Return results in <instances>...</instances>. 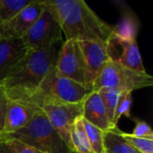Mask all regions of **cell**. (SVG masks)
<instances>
[{
    "label": "cell",
    "mask_w": 153,
    "mask_h": 153,
    "mask_svg": "<svg viewBox=\"0 0 153 153\" xmlns=\"http://www.w3.org/2000/svg\"><path fill=\"white\" fill-rule=\"evenodd\" d=\"M4 140H5L9 149L12 151L13 153H44L30 145H27L14 139H4Z\"/></svg>",
    "instance_id": "23"
},
{
    "label": "cell",
    "mask_w": 153,
    "mask_h": 153,
    "mask_svg": "<svg viewBox=\"0 0 153 153\" xmlns=\"http://www.w3.org/2000/svg\"><path fill=\"white\" fill-rule=\"evenodd\" d=\"M55 71L56 74L91 89L88 85L85 61L79 41L68 39L62 43Z\"/></svg>",
    "instance_id": "8"
},
{
    "label": "cell",
    "mask_w": 153,
    "mask_h": 153,
    "mask_svg": "<svg viewBox=\"0 0 153 153\" xmlns=\"http://www.w3.org/2000/svg\"><path fill=\"white\" fill-rule=\"evenodd\" d=\"M84 129L89 138L94 153H105L104 151V132L82 118Z\"/></svg>",
    "instance_id": "20"
},
{
    "label": "cell",
    "mask_w": 153,
    "mask_h": 153,
    "mask_svg": "<svg viewBox=\"0 0 153 153\" xmlns=\"http://www.w3.org/2000/svg\"><path fill=\"white\" fill-rule=\"evenodd\" d=\"M79 44L85 61L88 85L91 89L93 82L99 76L108 61L110 60L108 53L107 43L83 40L79 41Z\"/></svg>",
    "instance_id": "11"
},
{
    "label": "cell",
    "mask_w": 153,
    "mask_h": 153,
    "mask_svg": "<svg viewBox=\"0 0 153 153\" xmlns=\"http://www.w3.org/2000/svg\"><path fill=\"white\" fill-rule=\"evenodd\" d=\"M82 103L71 104L43 99L36 105V108L40 109L46 115L50 124L72 152L74 151L71 143V129L74 121L82 116Z\"/></svg>",
    "instance_id": "6"
},
{
    "label": "cell",
    "mask_w": 153,
    "mask_h": 153,
    "mask_svg": "<svg viewBox=\"0 0 153 153\" xmlns=\"http://www.w3.org/2000/svg\"><path fill=\"white\" fill-rule=\"evenodd\" d=\"M61 45L29 51L2 82L9 100L26 105L36 95L46 76L55 68Z\"/></svg>",
    "instance_id": "2"
},
{
    "label": "cell",
    "mask_w": 153,
    "mask_h": 153,
    "mask_svg": "<svg viewBox=\"0 0 153 153\" xmlns=\"http://www.w3.org/2000/svg\"><path fill=\"white\" fill-rule=\"evenodd\" d=\"M38 109L22 103L9 100L1 135L13 134L24 127Z\"/></svg>",
    "instance_id": "14"
},
{
    "label": "cell",
    "mask_w": 153,
    "mask_h": 153,
    "mask_svg": "<svg viewBox=\"0 0 153 153\" xmlns=\"http://www.w3.org/2000/svg\"><path fill=\"white\" fill-rule=\"evenodd\" d=\"M0 153H13L9 149L5 140L0 137Z\"/></svg>",
    "instance_id": "26"
},
{
    "label": "cell",
    "mask_w": 153,
    "mask_h": 153,
    "mask_svg": "<svg viewBox=\"0 0 153 153\" xmlns=\"http://www.w3.org/2000/svg\"><path fill=\"white\" fill-rule=\"evenodd\" d=\"M43 10L41 1L33 0L27 7L22 9L12 20L0 26V37L11 39H22Z\"/></svg>",
    "instance_id": "10"
},
{
    "label": "cell",
    "mask_w": 153,
    "mask_h": 153,
    "mask_svg": "<svg viewBox=\"0 0 153 153\" xmlns=\"http://www.w3.org/2000/svg\"><path fill=\"white\" fill-rule=\"evenodd\" d=\"M131 134L139 138L153 140V132L151 126L145 121H142L138 119L135 120V126H134L133 134Z\"/></svg>",
    "instance_id": "24"
},
{
    "label": "cell",
    "mask_w": 153,
    "mask_h": 153,
    "mask_svg": "<svg viewBox=\"0 0 153 153\" xmlns=\"http://www.w3.org/2000/svg\"><path fill=\"white\" fill-rule=\"evenodd\" d=\"M132 93L130 91L123 92L120 98V100L118 102V105L117 107L115 116H114V121L113 126L114 127L117 126L118 121L122 117H126L128 118H131V107L133 103V97Z\"/></svg>",
    "instance_id": "21"
},
{
    "label": "cell",
    "mask_w": 153,
    "mask_h": 153,
    "mask_svg": "<svg viewBox=\"0 0 153 153\" xmlns=\"http://www.w3.org/2000/svg\"><path fill=\"white\" fill-rule=\"evenodd\" d=\"M98 92L100 95V97L105 104L108 117L109 122L111 124V126H112V128H115L113 126L114 116H115L117 107L118 105V102L120 100V98H121V95L123 92L117 91V90H113V89H100V91H98Z\"/></svg>",
    "instance_id": "19"
},
{
    "label": "cell",
    "mask_w": 153,
    "mask_h": 153,
    "mask_svg": "<svg viewBox=\"0 0 153 153\" xmlns=\"http://www.w3.org/2000/svg\"><path fill=\"white\" fill-rule=\"evenodd\" d=\"M107 48L111 61L131 70L141 73L146 72L136 40H126L112 33L107 42Z\"/></svg>",
    "instance_id": "9"
},
{
    "label": "cell",
    "mask_w": 153,
    "mask_h": 153,
    "mask_svg": "<svg viewBox=\"0 0 153 153\" xmlns=\"http://www.w3.org/2000/svg\"><path fill=\"white\" fill-rule=\"evenodd\" d=\"M122 135L137 152L140 153H153V140L152 139L135 137L125 132H122Z\"/></svg>",
    "instance_id": "22"
},
{
    "label": "cell",
    "mask_w": 153,
    "mask_h": 153,
    "mask_svg": "<svg viewBox=\"0 0 153 153\" xmlns=\"http://www.w3.org/2000/svg\"><path fill=\"white\" fill-rule=\"evenodd\" d=\"M9 100L5 94L4 86L2 83H0V135L3 130L4 126V117H5V112L7 108Z\"/></svg>",
    "instance_id": "25"
},
{
    "label": "cell",
    "mask_w": 153,
    "mask_h": 153,
    "mask_svg": "<svg viewBox=\"0 0 153 153\" xmlns=\"http://www.w3.org/2000/svg\"><path fill=\"white\" fill-rule=\"evenodd\" d=\"M42 4V3H41ZM62 29L54 15L43 6V10L22 38L30 51L50 48L62 42Z\"/></svg>",
    "instance_id": "7"
},
{
    "label": "cell",
    "mask_w": 153,
    "mask_h": 153,
    "mask_svg": "<svg viewBox=\"0 0 153 153\" xmlns=\"http://www.w3.org/2000/svg\"><path fill=\"white\" fill-rule=\"evenodd\" d=\"M73 153H76V152H73Z\"/></svg>",
    "instance_id": "27"
},
{
    "label": "cell",
    "mask_w": 153,
    "mask_h": 153,
    "mask_svg": "<svg viewBox=\"0 0 153 153\" xmlns=\"http://www.w3.org/2000/svg\"><path fill=\"white\" fill-rule=\"evenodd\" d=\"M82 117L103 132L112 128L105 104L98 91H91L83 100Z\"/></svg>",
    "instance_id": "13"
},
{
    "label": "cell",
    "mask_w": 153,
    "mask_h": 153,
    "mask_svg": "<svg viewBox=\"0 0 153 153\" xmlns=\"http://www.w3.org/2000/svg\"><path fill=\"white\" fill-rule=\"evenodd\" d=\"M91 92V89L56 74L54 68L46 76L36 95L29 100L26 106L36 108V105L43 99L71 104L81 103Z\"/></svg>",
    "instance_id": "5"
},
{
    "label": "cell",
    "mask_w": 153,
    "mask_h": 153,
    "mask_svg": "<svg viewBox=\"0 0 153 153\" xmlns=\"http://www.w3.org/2000/svg\"><path fill=\"white\" fill-rule=\"evenodd\" d=\"M33 0H0V26L12 20Z\"/></svg>",
    "instance_id": "17"
},
{
    "label": "cell",
    "mask_w": 153,
    "mask_h": 153,
    "mask_svg": "<svg viewBox=\"0 0 153 153\" xmlns=\"http://www.w3.org/2000/svg\"><path fill=\"white\" fill-rule=\"evenodd\" d=\"M138 23L132 15H125L121 21L113 26V34L126 40H136Z\"/></svg>",
    "instance_id": "18"
},
{
    "label": "cell",
    "mask_w": 153,
    "mask_h": 153,
    "mask_svg": "<svg viewBox=\"0 0 153 153\" xmlns=\"http://www.w3.org/2000/svg\"><path fill=\"white\" fill-rule=\"evenodd\" d=\"M105 153H140L123 137L118 127L104 132Z\"/></svg>",
    "instance_id": "15"
},
{
    "label": "cell",
    "mask_w": 153,
    "mask_h": 153,
    "mask_svg": "<svg viewBox=\"0 0 153 153\" xmlns=\"http://www.w3.org/2000/svg\"><path fill=\"white\" fill-rule=\"evenodd\" d=\"M152 84V76L148 73L131 70L109 60L93 82L91 91H98L100 89H113L121 92H133L151 87Z\"/></svg>",
    "instance_id": "4"
},
{
    "label": "cell",
    "mask_w": 153,
    "mask_h": 153,
    "mask_svg": "<svg viewBox=\"0 0 153 153\" xmlns=\"http://www.w3.org/2000/svg\"><path fill=\"white\" fill-rule=\"evenodd\" d=\"M71 143L74 152L94 153L84 129L82 117H78L71 129Z\"/></svg>",
    "instance_id": "16"
},
{
    "label": "cell",
    "mask_w": 153,
    "mask_h": 153,
    "mask_svg": "<svg viewBox=\"0 0 153 153\" xmlns=\"http://www.w3.org/2000/svg\"><path fill=\"white\" fill-rule=\"evenodd\" d=\"M47 8L58 22L66 39L107 43L113 26L103 21L83 0H44Z\"/></svg>",
    "instance_id": "1"
},
{
    "label": "cell",
    "mask_w": 153,
    "mask_h": 153,
    "mask_svg": "<svg viewBox=\"0 0 153 153\" xmlns=\"http://www.w3.org/2000/svg\"><path fill=\"white\" fill-rule=\"evenodd\" d=\"M4 139H14L44 153H73L46 115L38 109L30 121L19 131L0 135Z\"/></svg>",
    "instance_id": "3"
},
{
    "label": "cell",
    "mask_w": 153,
    "mask_h": 153,
    "mask_svg": "<svg viewBox=\"0 0 153 153\" xmlns=\"http://www.w3.org/2000/svg\"><path fill=\"white\" fill-rule=\"evenodd\" d=\"M29 51L22 39L0 37V83L24 59Z\"/></svg>",
    "instance_id": "12"
}]
</instances>
